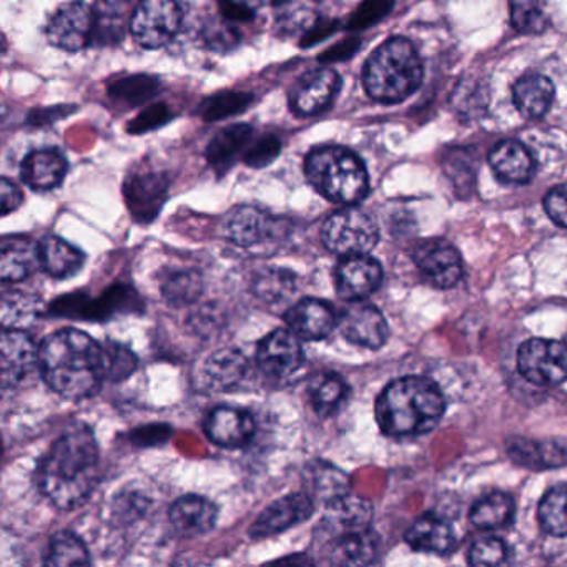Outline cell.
Instances as JSON below:
<instances>
[{
	"label": "cell",
	"mask_w": 567,
	"mask_h": 567,
	"mask_svg": "<svg viewBox=\"0 0 567 567\" xmlns=\"http://www.w3.org/2000/svg\"><path fill=\"white\" fill-rule=\"evenodd\" d=\"M513 101L526 118H540L554 102V85L546 75L527 74L513 87Z\"/></svg>",
	"instance_id": "cell-32"
},
{
	"label": "cell",
	"mask_w": 567,
	"mask_h": 567,
	"mask_svg": "<svg viewBox=\"0 0 567 567\" xmlns=\"http://www.w3.org/2000/svg\"><path fill=\"white\" fill-rule=\"evenodd\" d=\"M413 260L423 277L436 288H453L463 277L460 254L447 241H423L414 248Z\"/></svg>",
	"instance_id": "cell-14"
},
{
	"label": "cell",
	"mask_w": 567,
	"mask_h": 567,
	"mask_svg": "<svg viewBox=\"0 0 567 567\" xmlns=\"http://www.w3.org/2000/svg\"><path fill=\"white\" fill-rule=\"evenodd\" d=\"M305 174L315 190L334 204H358L370 190L367 167L347 148L323 147L311 152L305 162Z\"/></svg>",
	"instance_id": "cell-5"
},
{
	"label": "cell",
	"mask_w": 567,
	"mask_h": 567,
	"mask_svg": "<svg viewBox=\"0 0 567 567\" xmlns=\"http://www.w3.org/2000/svg\"><path fill=\"white\" fill-rule=\"evenodd\" d=\"M38 317V300L22 293H6L2 298V324L4 328L25 327Z\"/></svg>",
	"instance_id": "cell-44"
},
{
	"label": "cell",
	"mask_w": 567,
	"mask_h": 567,
	"mask_svg": "<svg viewBox=\"0 0 567 567\" xmlns=\"http://www.w3.org/2000/svg\"><path fill=\"white\" fill-rule=\"evenodd\" d=\"M39 264V250L29 238L6 237L0 244V278L4 284H18L31 277Z\"/></svg>",
	"instance_id": "cell-28"
},
{
	"label": "cell",
	"mask_w": 567,
	"mask_h": 567,
	"mask_svg": "<svg viewBox=\"0 0 567 567\" xmlns=\"http://www.w3.org/2000/svg\"><path fill=\"white\" fill-rule=\"evenodd\" d=\"M102 368L105 380L122 381L137 368V357L124 344L107 341L102 344Z\"/></svg>",
	"instance_id": "cell-43"
},
{
	"label": "cell",
	"mask_w": 567,
	"mask_h": 567,
	"mask_svg": "<svg viewBox=\"0 0 567 567\" xmlns=\"http://www.w3.org/2000/svg\"><path fill=\"white\" fill-rule=\"evenodd\" d=\"M315 511V501L307 493H293L275 501L251 524L250 536L255 539L275 536L290 527L310 519Z\"/></svg>",
	"instance_id": "cell-17"
},
{
	"label": "cell",
	"mask_w": 567,
	"mask_h": 567,
	"mask_svg": "<svg viewBox=\"0 0 567 567\" xmlns=\"http://www.w3.org/2000/svg\"><path fill=\"white\" fill-rule=\"evenodd\" d=\"M297 291V277L284 268H265L254 278V293L267 303H284Z\"/></svg>",
	"instance_id": "cell-36"
},
{
	"label": "cell",
	"mask_w": 567,
	"mask_h": 567,
	"mask_svg": "<svg viewBox=\"0 0 567 567\" xmlns=\"http://www.w3.org/2000/svg\"><path fill=\"white\" fill-rule=\"evenodd\" d=\"M411 549L420 553L446 554L456 544L453 527L436 514H424L414 520L413 526L404 534Z\"/></svg>",
	"instance_id": "cell-27"
},
{
	"label": "cell",
	"mask_w": 567,
	"mask_h": 567,
	"mask_svg": "<svg viewBox=\"0 0 567 567\" xmlns=\"http://www.w3.org/2000/svg\"><path fill=\"white\" fill-rule=\"evenodd\" d=\"M205 433L218 446L240 447L250 443L255 434V420L240 408L218 406L205 417Z\"/></svg>",
	"instance_id": "cell-19"
},
{
	"label": "cell",
	"mask_w": 567,
	"mask_h": 567,
	"mask_svg": "<svg viewBox=\"0 0 567 567\" xmlns=\"http://www.w3.org/2000/svg\"><path fill=\"white\" fill-rule=\"evenodd\" d=\"M520 377L537 386H557L567 381V343L533 338L517 351Z\"/></svg>",
	"instance_id": "cell-7"
},
{
	"label": "cell",
	"mask_w": 567,
	"mask_h": 567,
	"mask_svg": "<svg viewBox=\"0 0 567 567\" xmlns=\"http://www.w3.org/2000/svg\"><path fill=\"white\" fill-rule=\"evenodd\" d=\"M514 499L506 493H491L471 507L470 519L480 529H496L511 524Z\"/></svg>",
	"instance_id": "cell-35"
},
{
	"label": "cell",
	"mask_w": 567,
	"mask_h": 567,
	"mask_svg": "<svg viewBox=\"0 0 567 567\" xmlns=\"http://www.w3.org/2000/svg\"><path fill=\"white\" fill-rule=\"evenodd\" d=\"M39 364V348L22 330L4 328L0 368H2V386L16 388L24 383Z\"/></svg>",
	"instance_id": "cell-15"
},
{
	"label": "cell",
	"mask_w": 567,
	"mask_h": 567,
	"mask_svg": "<svg viewBox=\"0 0 567 567\" xmlns=\"http://www.w3.org/2000/svg\"><path fill=\"white\" fill-rule=\"evenodd\" d=\"M220 16L230 22H248L254 19V9L247 2H235V0H218Z\"/></svg>",
	"instance_id": "cell-50"
},
{
	"label": "cell",
	"mask_w": 567,
	"mask_h": 567,
	"mask_svg": "<svg viewBox=\"0 0 567 567\" xmlns=\"http://www.w3.org/2000/svg\"><path fill=\"white\" fill-rule=\"evenodd\" d=\"M0 194H2V215H9L11 212L18 210L22 200H24V195L19 190L18 185L12 184L8 178H4L0 184Z\"/></svg>",
	"instance_id": "cell-51"
},
{
	"label": "cell",
	"mask_w": 567,
	"mask_h": 567,
	"mask_svg": "<svg viewBox=\"0 0 567 567\" xmlns=\"http://www.w3.org/2000/svg\"><path fill=\"white\" fill-rule=\"evenodd\" d=\"M507 546L497 537H484L471 546L467 563L471 566H499L506 563Z\"/></svg>",
	"instance_id": "cell-46"
},
{
	"label": "cell",
	"mask_w": 567,
	"mask_h": 567,
	"mask_svg": "<svg viewBox=\"0 0 567 567\" xmlns=\"http://www.w3.org/2000/svg\"><path fill=\"white\" fill-rule=\"evenodd\" d=\"M158 84L157 79L151 75H134V78L122 79L109 87V95L118 104L135 107V105L144 104L148 99L157 94Z\"/></svg>",
	"instance_id": "cell-39"
},
{
	"label": "cell",
	"mask_w": 567,
	"mask_h": 567,
	"mask_svg": "<svg viewBox=\"0 0 567 567\" xmlns=\"http://www.w3.org/2000/svg\"><path fill=\"white\" fill-rule=\"evenodd\" d=\"M280 235V221L250 205L234 208L225 218V237L241 248L267 245Z\"/></svg>",
	"instance_id": "cell-13"
},
{
	"label": "cell",
	"mask_w": 567,
	"mask_h": 567,
	"mask_svg": "<svg viewBox=\"0 0 567 567\" xmlns=\"http://www.w3.org/2000/svg\"><path fill=\"white\" fill-rule=\"evenodd\" d=\"M204 291L202 277L197 271L181 270L168 275L162 285V293L171 303L182 305L194 303Z\"/></svg>",
	"instance_id": "cell-41"
},
{
	"label": "cell",
	"mask_w": 567,
	"mask_h": 567,
	"mask_svg": "<svg viewBox=\"0 0 567 567\" xmlns=\"http://www.w3.org/2000/svg\"><path fill=\"white\" fill-rule=\"evenodd\" d=\"M285 321L300 340L320 341L333 333L340 317L327 301L305 298L287 311Z\"/></svg>",
	"instance_id": "cell-18"
},
{
	"label": "cell",
	"mask_w": 567,
	"mask_h": 567,
	"mask_svg": "<svg viewBox=\"0 0 567 567\" xmlns=\"http://www.w3.org/2000/svg\"><path fill=\"white\" fill-rule=\"evenodd\" d=\"M39 264L54 278H71L84 267V254L55 235H48L38 245Z\"/></svg>",
	"instance_id": "cell-30"
},
{
	"label": "cell",
	"mask_w": 567,
	"mask_h": 567,
	"mask_svg": "<svg viewBox=\"0 0 567 567\" xmlns=\"http://www.w3.org/2000/svg\"><path fill=\"white\" fill-rule=\"evenodd\" d=\"M566 343H567V337H566Z\"/></svg>",
	"instance_id": "cell-54"
},
{
	"label": "cell",
	"mask_w": 567,
	"mask_h": 567,
	"mask_svg": "<svg viewBox=\"0 0 567 567\" xmlns=\"http://www.w3.org/2000/svg\"><path fill=\"white\" fill-rule=\"evenodd\" d=\"M280 141L274 137V135H267V137L258 138V141L251 142V144L248 145L244 154V161L248 167H267V165H270L271 162L280 155Z\"/></svg>",
	"instance_id": "cell-47"
},
{
	"label": "cell",
	"mask_w": 567,
	"mask_h": 567,
	"mask_svg": "<svg viewBox=\"0 0 567 567\" xmlns=\"http://www.w3.org/2000/svg\"><path fill=\"white\" fill-rule=\"evenodd\" d=\"M44 563L48 566H87L91 559L85 544L75 534L64 530L52 537Z\"/></svg>",
	"instance_id": "cell-38"
},
{
	"label": "cell",
	"mask_w": 567,
	"mask_h": 567,
	"mask_svg": "<svg viewBox=\"0 0 567 567\" xmlns=\"http://www.w3.org/2000/svg\"><path fill=\"white\" fill-rule=\"evenodd\" d=\"M371 519H373L371 504L348 493L328 504L327 514L321 523V533L328 537L334 534L367 530L370 529Z\"/></svg>",
	"instance_id": "cell-23"
},
{
	"label": "cell",
	"mask_w": 567,
	"mask_h": 567,
	"mask_svg": "<svg viewBox=\"0 0 567 567\" xmlns=\"http://www.w3.org/2000/svg\"><path fill=\"white\" fill-rule=\"evenodd\" d=\"M257 363L268 378L288 380L303 364L300 338L284 328L271 331L258 344Z\"/></svg>",
	"instance_id": "cell-10"
},
{
	"label": "cell",
	"mask_w": 567,
	"mask_h": 567,
	"mask_svg": "<svg viewBox=\"0 0 567 567\" xmlns=\"http://www.w3.org/2000/svg\"><path fill=\"white\" fill-rule=\"evenodd\" d=\"M168 181L161 174H132L125 182V200L138 221H152L167 200Z\"/></svg>",
	"instance_id": "cell-20"
},
{
	"label": "cell",
	"mask_w": 567,
	"mask_h": 567,
	"mask_svg": "<svg viewBox=\"0 0 567 567\" xmlns=\"http://www.w3.org/2000/svg\"><path fill=\"white\" fill-rule=\"evenodd\" d=\"M341 79L331 69H315L298 79L290 92L291 111L311 117L330 107L340 92Z\"/></svg>",
	"instance_id": "cell-11"
},
{
	"label": "cell",
	"mask_w": 567,
	"mask_h": 567,
	"mask_svg": "<svg viewBox=\"0 0 567 567\" xmlns=\"http://www.w3.org/2000/svg\"><path fill=\"white\" fill-rule=\"evenodd\" d=\"M341 334L358 347L378 350L386 343L390 328L383 313L367 301H350L340 315Z\"/></svg>",
	"instance_id": "cell-12"
},
{
	"label": "cell",
	"mask_w": 567,
	"mask_h": 567,
	"mask_svg": "<svg viewBox=\"0 0 567 567\" xmlns=\"http://www.w3.org/2000/svg\"><path fill=\"white\" fill-rule=\"evenodd\" d=\"M321 240L331 254L340 257L367 255L377 247L380 230L370 214L348 207L327 218L321 228Z\"/></svg>",
	"instance_id": "cell-6"
},
{
	"label": "cell",
	"mask_w": 567,
	"mask_h": 567,
	"mask_svg": "<svg viewBox=\"0 0 567 567\" xmlns=\"http://www.w3.org/2000/svg\"><path fill=\"white\" fill-rule=\"evenodd\" d=\"M248 373V360L240 350L221 348L212 353L198 373L200 386L207 391H228L237 388Z\"/></svg>",
	"instance_id": "cell-21"
},
{
	"label": "cell",
	"mask_w": 567,
	"mask_h": 567,
	"mask_svg": "<svg viewBox=\"0 0 567 567\" xmlns=\"http://www.w3.org/2000/svg\"><path fill=\"white\" fill-rule=\"evenodd\" d=\"M303 483L308 496L327 506L348 494L350 487L347 474L324 461H317L305 470Z\"/></svg>",
	"instance_id": "cell-33"
},
{
	"label": "cell",
	"mask_w": 567,
	"mask_h": 567,
	"mask_svg": "<svg viewBox=\"0 0 567 567\" xmlns=\"http://www.w3.org/2000/svg\"><path fill=\"white\" fill-rule=\"evenodd\" d=\"M251 9L267 8V6H285L288 0H244Z\"/></svg>",
	"instance_id": "cell-52"
},
{
	"label": "cell",
	"mask_w": 567,
	"mask_h": 567,
	"mask_svg": "<svg viewBox=\"0 0 567 567\" xmlns=\"http://www.w3.org/2000/svg\"><path fill=\"white\" fill-rule=\"evenodd\" d=\"M39 368L45 383L71 400L94 396L105 381L102 344L84 331H55L39 347Z\"/></svg>",
	"instance_id": "cell-2"
},
{
	"label": "cell",
	"mask_w": 567,
	"mask_h": 567,
	"mask_svg": "<svg viewBox=\"0 0 567 567\" xmlns=\"http://www.w3.org/2000/svg\"><path fill=\"white\" fill-rule=\"evenodd\" d=\"M446 411L440 386L430 378L391 381L377 401V421L388 436H421L436 427Z\"/></svg>",
	"instance_id": "cell-3"
},
{
	"label": "cell",
	"mask_w": 567,
	"mask_h": 567,
	"mask_svg": "<svg viewBox=\"0 0 567 567\" xmlns=\"http://www.w3.org/2000/svg\"><path fill=\"white\" fill-rule=\"evenodd\" d=\"M254 97L241 92H224V94L212 95L202 104L200 115L204 121L217 122L221 118L234 117L240 112L250 107Z\"/></svg>",
	"instance_id": "cell-42"
},
{
	"label": "cell",
	"mask_w": 567,
	"mask_h": 567,
	"mask_svg": "<svg viewBox=\"0 0 567 567\" xmlns=\"http://www.w3.org/2000/svg\"><path fill=\"white\" fill-rule=\"evenodd\" d=\"M544 210L554 224L567 228V185H559L547 192L544 197Z\"/></svg>",
	"instance_id": "cell-48"
},
{
	"label": "cell",
	"mask_w": 567,
	"mask_h": 567,
	"mask_svg": "<svg viewBox=\"0 0 567 567\" xmlns=\"http://www.w3.org/2000/svg\"><path fill=\"white\" fill-rule=\"evenodd\" d=\"M338 295L347 301H360L373 295L383 281L380 261L367 255L344 257L334 274Z\"/></svg>",
	"instance_id": "cell-16"
},
{
	"label": "cell",
	"mask_w": 567,
	"mask_h": 567,
	"mask_svg": "<svg viewBox=\"0 0 567 567\" xmlns=\"http://www.w3.org/2000/svg\"><path fill=\"white\" fill-rule=\"evenodd\" d=\"M99 461L97 441L91 427L72 424L42 457L39 487L61 509L81 506L97 483Z\"/></svg>",
	"instance_id": "cell-1"
},
{
	"label": "cell",
	"mask_w": 567,
	"mask_h": 567,
	"mask_svg": "<svg viewBox=\"0 0 567 567\" xmlns=\"http://www.w3.org/2000/svg\"><path fill=\"white\" fill-rule=\"evenodd\" d=\"M511 24L523 34L546 31L547 14L544 0H509Z\"/></svg>",
	"instance_id": "cell-40"
},
{
	"label": "cell",
	"mask_w": 567,
	"mask_h": 567,
	"mask_svg": "<svg viewBox=\"0 0 567 567\" xmlns=\"http://www.w3.org/2000/svg\"><path fill=\"white\" fill-rule=\"evenodd\" d=\"M184 21L175 0H142L132 16L131 31L144 49H161L178 34Z\"/></svg>",
	"instance_id": "cell-8"
},
{
	"label": "cell",
	"mask_w": 567,
	"mask_h": 567,
	"mask_svg": "<svg viewBox=\"0 0 567 567\" xmlns=\"http://www.w3.org/2000/svg\"><path fill=\"white\" fill-rule=\"evenodd\" d=\"M202 39L208 49L225 54L238 48L241 34L227 19H208L202 29Z\"/></svg>",
	"instance_id": "cell-45"
},
{
	"label": "cell",
	"mask_w": 567,
	"mask_h": 567,
	"mask_svg": "<svg viewBox=\"0 0 567 567\" xmlns=\"http://www.w3.org/2000/svg\"><path fill=\"white\" fill-rule=\"evenodd\" d=\"M489 164L494 174L507 184H526L536 172L533 155L517 141H503L494 145Z\"/></svg>",
	"instance_id": "cell-25"
},
{
	"label": "cell",
	"mask_w": 567,
	"mask_h": 567,
	"mask_svg": "<svg viewBox=\"0 0 567 567\" xmlns=\"http://www.w3.org/2000/svg\"><path fill=\"white\" fill-rule=\"evenodd\" d=\"M65 174H68V161L61 152L52 148L31 152L22 162V181L35 192H49L59 187Z\"/></svg>",
	"instance_id": "cell-24"
},
{
	"label": "cell",
	"mask_w": 567,
	"mask_h": 567,
	"mask_svg": "<svg viewBox=\"0 0 567 567\" xmlns=\"http://www.w3.org/2000/svg\"><path fill=\"white\" fill-rule=\"evenodd\" d=\"M168 118H171V112H168L167 105H154V107L148 109V111L142 112L135 121H132L128 132H132V134H142V132L152 131V128L165 124Z\"/></svg>",
	"instance_id": "cell-49"
},
{
	"label": "cell",
	"mask_w": 567,
	"mask_h": 567,
	"mask_svg": "<svg viewBox=\"0 0 567 567\" xmlns=\"http://www.w3.org/2000/svg\"><path fill=\"white\" fill-rule=\"evenodd\" d=\"M105 2H109V4H112V6H121V4H128V2H131V0H105Z\"/></svg>",
	"instance_id": "cell-53"
},
{
	"label": "cell",
	"mask_w": 567,
	"mask_h": 567,
	"mask_svg": "<svg viewBox=\"0 0 567 567\" xmlns=\"http://www.w3.org/2000/svg\"><path fill=\"white\" fill-rule=\"evenodd\" d=\"M327 540V559L334 566H368L378 557V539L370 529L334 534Z\"/></svg>",
	"instance_id": "cell-22"
},
{
	"label": "cell",
	"mask_w": 567,
	"mask_h": 567,
	"mask_svg": "<svg viewBox=\"0 0 567 567\" xmlns=\"http://www.w3.org/2000/svg\"><path fill=\"white\" fill-rule=\"evenodd\" d=\"M251 137H254V128L250 125H231V127L224 128L212 138L210 145L207 148V158L210 167L217 172L218 175H224L225 172L230 171L237 162L238 155L247 151L250 145Z\"/></svg>",
	"instance_id": "cell-31"
},
{
	"label": "cell",
	"mask_w": 567,
	"mask_h": 567,
	"mask_svg": "<svg viewBox=\"0 0 567 567\" xmlns=\"http://www.w3.org/2000/svg\"><path fill=\"white\" fill-rule=\"evenodd\" d=\"M217 514V506L207 497L188 494L175 501L171 509V520L182 536L195 537L214 529Z\"/></svg>",
	"instance_id": "cell-26"
},
{
	"label": "cell",
	"mask_w": 567,
	"mask_h": 567,
	"mask_svg": "<svg viewBox=\"0 0 567 567\" xmlns=\"http://www.w3.org/2000/svg\"><path fill=\"white\" fill-rule=\"evenodd\" d=\"M95 12L84 2H72L49 22L48 39L54 48L79 52L94 41Z\"/></svg>",
	"instance_id": "cell-9"
},
{
	"label": "cell",
	"mask_w": 567,
	"mask_h": 567,
	"mask_svg": "<svg viewBox=\"0 0 567 567\" xmlns=\"http://www.w3.org/2000/svg\"><path fill=\"white\" fill-rule=\"evenodd\" d=\"M307 393L308 401L318 414L331 416L347 400L348 384L340 374L323 371L311 378Z\"/></svg>",
	"instance_id": "cell-34"
},
{
	"label": "cell",
	"mask_w": 567,
	"mask_h": 567,
	"mask_svg": "<svg viewBox=\"0 0 567 567\" xmlns=\"http://www.w3.org/2000/svg\"><path fill=\"white\" fill-rule=\"evenodd\" d=\"M507 454L514 463L530 470L563 466L567 463L566 443L514 437L507 443Z\"/></svg>",
	"instance_id": "cell-29"
},
{
	"label": "cell",
	"mask_w": 567,
	"mask_h": 567,
	"mask_svg": "<svg viewBox=\"0 0 567 567\" xmlns=\"http://www.w3.org/2000/svg\"><path fill=\"white\" fill-rule=\"evenodd\" d=\"M423 82V62L408 39L394 38L377 49L364 65V91L381 104H398Z\"/></svg>",
	"instance_id": "cell-4"
},
{
	"label": "cell",
	"mask_w": 567,
	"mask_h": 567,
	"mask_svg": "<svg viewBox=\"0 0 567 567\" xmlns=\"http://www.w3.org/2000/svg\"><path fill=\"white\" fill-rule=\"evenodd\" d=\"M537 519L544 533L567 536V484H559L544 494L537 507Z\"/></svg>",
	"instance_id": "cell-37"
}]
</instances>
